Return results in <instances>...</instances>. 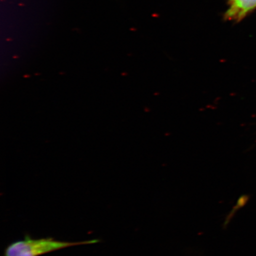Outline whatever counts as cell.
Returning a JSON list of instances; mask_svg holds the SVG:
<instances>
[{
	"instance_id": "cell-2",
	"label": "cell",
	"mask_w": 256,
	"mask_h": 256,
	"mask_svg": "<svg viewBox=\"0 0 256 256\" xmlns=\"http://www.w3.org/2000/svg\"><path fill=\"white\" fill-rule=\"evenodd\" d=\"M256 8V0H229L224 19L238 22Z\"/></svg>"
},
{
	"instance_id": "cell-1",
	"label": "cell",
	"mask_w": 256,
	"mask_h": 256,
	"mask_svg": "<svg viewBox=\"0 0 256 256\" xmlns=\"http://www.w3.org/2000/svg\"><path fill=\"white\" fill-rule=\"evenodd\" d=\"M98 240L78 242H62L53 238L34 239L26 236L24 239L11 243L5 248L2 256H40L74 246L95 244Z\"/></svg>"
}]
</instances>
